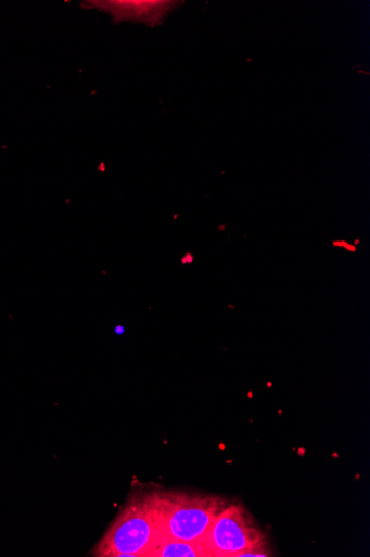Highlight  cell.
<instances>
[{"label": "cell", "instance_id": "2", "mask_svg": "<svg viewBox=\"0 0 370 557\" xmlns=\"http://www.w3.org/2000/svg\"><path fill=\"white\" fill-rule=\"evenodd\" d=\"M163 540L154 516L151 492L132 493L91 555L149 557Z\"/></svg>", "mask_w": 370, "mask_h": 557}, {"label": "cell", "instance_id": "3", "mask_svg": "<svg viewBox=\"0 0 370 557\" xmlns=\"http://www.w3.org/2000/svg\"><path fill=\"white\" fill-rule=\"evenodd\" d=\"M264 543L267 537L244 506L230 503L210 525L201 546L206 557H238Z\"/></svg>", "mask_w": 370, "mask_h": 557}, {"label": "cell", "instance_id": "1", "mask_svg": "<svg viewBox=\"0 0 370 557\" xmlns=\"http://www.w3.org/2000/svg\"><path fill=\"white\" fill-rule=\"evenodd\" d=\"M151 499L163 536L195 544L230 504L220 496L181 491L151 492Z\"/></svg>", "mask_w": 370, "mask_h": 557}, {"label": "cell", "instance_id": "4", "mask_svg": "<svg viewBox=\"0 0 370 557\" xmlns=\"http://www.w3.org/2000/svg\"><path fill=\"white\" fill-rule=\"evenodd\" d=\"M149 557H206L201 544L165 539Z\"/></svg>", "mask_w": 370, "mask_h": 557}, {"label": "cell", "instance_id": "5", "mask_svg": "<svg viewBox=\"0 0 370 557\" xmlns=\"http://www.w3.org/2000/svg\"><path fill=\"white\" fill-rule=\"evenodd\" d=\"M272 556V552L268 548V543H264L251 550L240 554L238 557H268Z\"/></svg>", "mask_w": 370, "mask_h": 557}]
</instances>
